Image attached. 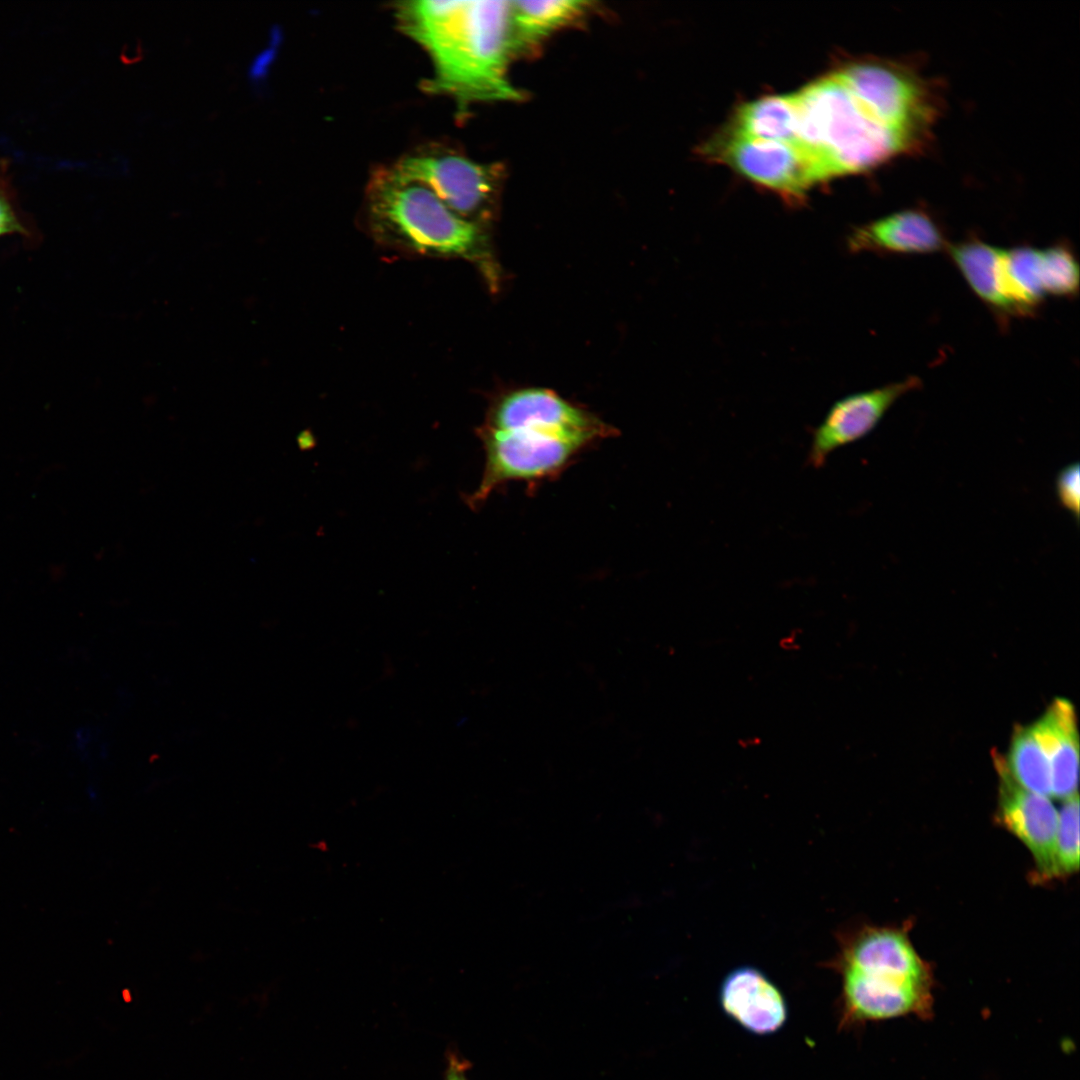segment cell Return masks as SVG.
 <instances>
[{
	"mask_svg": "<svg viewBox=\"0 0 1080 1080\" xmlns=\"http://www.w3.org/2000/svg\"><path fill=\"white\" fill-rule=\"evenodd\" d=\"M394 15L431 60L425 92L450 97L460 114L473 103L521 97L508 77L514 56L509 1H401Z\"/></svg>",
	"mask_w": 1080,
	"mask_h": 1080,
	"instance_id": "obj_1",
	"label": "cell"
},
{
	"mask_svg": "<svg viewBox=\"0 0 1080 1080\" xmlns=\"http://www.w3.org/2000/svg\"><path fill=\"white\" fill-rule=\"evenodd\" d=\"M368 235L380 246L410 256L464 259L487 266L481 225L445 205L427 186L392 166L371 176L363 208Z\"/></svg>",
	"mask_w": 1080,
	"mask_h": 1080,
	"instance_id": "obj_2",
	"label": "cell"
},
{
	"mask_svg": "<svg viewBox=\"0 0 1080 1080\" xmlns=\"http://www.w3.org/2000/svg\"><path fill=\"white\" fill-rule=\"evenodd\" d=\"M794 95L799 145L825 180L864 172L924 147L876 118L834 73Z\"/></svg>",
	"mask_w": 1080,
	"mask_h": 1080,
	"instance_id": "obj_3",
	"label": "cell"
},
{
	"mask_svg": "<svg viewBox=\"0 0 1080 1080\" xmlns=\"http://www.w3.org/2000/svg\"><path fill=\"white\" fill-rule=\"evenodd\" d=\"M476 434L482 443L485 462L478 487L464 496L466 505L473 510L509 482L534 483L558 476L592 446L578 436L536 425L507 430L481 425Z\"/></svg>",
	"mask_w": 1080,
	"mask_h": 1080,
	"instance_id": "obj_4",
	"label": "cell"
},
{
	"mask_svg": "<svg viewBox=\"0 0 1080 1080\" xmlns=\"http://www.w3.org/2000/svg\"><path fill=\"white\" fill-rule=\"evenodd\" d=\"M834 74L876 118L927 144L942 105L932 81L907 64L875 58L849 62Z\"/></svg>",
	"mask_w": 1080,
	"mask_h": 1080,
	"instance_id": "obj_5",
	"label": "cell"
},
{
	"mask_svg": "<svg viewBox=\"0 0 1080 1080\" xmlns=\"http://www.w3.org/2000/svg\"><path fill=\"white\" fill-rule=\"evenodd\" d=\"M401 176L431 189L459 216L481 224L491 214L501 168L474 161L443 144L416 148L392 166Z\"/></svg>",
	"mask_w": 1080,
	"mask_h": 1080,
	"instance_id": "obj_6",
	"label": "cell"
},
{
	"mask_svg": "<svg viewBox=\"0 0 1080 1080\" xmlns=\"http://www.w3.org/2000/svg\"><path fill=\"white\" fill-rule=\"evenodd\" d=\"M702 151L791 203L801 202L813 185L825 180L813 157L799 145L746 138L726 130Z\"/></svg>",
	"mask_w": 1080,
	"mask_h": 1080,
	"instance_id": "obj_7",
	"label": "cell"
},
{
	"mask_svg": "<svg viewBox=\"0 0 1080 1080\" xmlns=\"http://www.w3.org/2000/svg\"><path fill=\"white\" fill-rule=\"evenodd\" d=\"M920 386L912 376L836 401L813 431L807 464L820 468L833 452L866 437L898 399Z\"/></svg>",
	"mask_w": 1080,
	"mask_h": 1080,
	"instance_id": "obj_8",
	"label": "cell"
},
{
	"mask_svg": "<svg viewBox=\"0 0 1080 1080\" xmlns=\"http://www.w3.org/2000/svg\"><path fill=\"white\" fill-rule=\"evenodd\" d=\"M524 425L570 433L592 445L617 433L615 428L586 410L541 388H527L501 396L492 403L483 423V426L496 430Z\"/></svg>",
	"mask_w": 1080,
	"mask_h": 1080,
	"instance_id": "obj_9",
	"label": "cell"
},
{
	"mask_svg": "<svg viewBox=\"0 0 1080 1080\" xmlns=\"http://www.w3.org/2000/svg\"><path fill=\"white\" fill-rule=\"evenodd\" d=\"M995 762L1000 776L1001 823L1028 848L1041 875L1058 876L1055 858L1058 811L1049 797L1020 787L998 757Z\"/></svg>",
	"mask_w": 1080,
	"mask_h": 1080,
	"instance_id": "obj_10",
	"label": "cell"
},
{
	"mask_svg": "<svg viewBox=\"0 0 1080 1080\" xmlns=\"http://www.w3.org/2000/svg\"><path fill=\"white\" fill-rule=\"evenodd\" d=\"M836 967L929 986L927 967L907 936L896 930L869 928L849 938Z\"/></svg>",
	"mask_w": 1080,
	"mask_h": 1080,
	"instance_id": "obj_11",
	"label": "cell"
},
{
	"mask_svg": "<svg viewBox=\"0 0 1080 1080\" xmlns=\"http://www.w3.org/2000/svg\"><path fill=\"white\" fill-rule=\"evenodd\" d=\"M845 1017L849 1020H883L909 1014L927 1016L929 986L839 969Z\"/></svg>",
	"mask_w": 1080,
	"mask_h": 1080,
	"instance_id": "obj_12",
	"label": "cell"
},
{
	"mask_svg": "<svg viewBox=\"0 0 1080 1080\" xmlns=\"http://www.w3.org/2000/svg\"><path fill=\"white\" fill-rule=\"evenodd\" d=\"M853 253L927 254L948 243L935 220L921 209H905L855 228L847 239Z\"/></svg>",
	"mask_w": 1080,
	"mask_h": 1080,
	"instance_id": "obj_13",
	"label": "cell"
},
{
	"mask_svg": "<svg viewBox=\"0 0 1080 1080\" xmlns=\"http://www.w3.org/2000/svg\"><path fill=\"white\" fill-rule=\"evenodd\" d=\"M723 1010L746 1030L768 1034L783 1026L787 1018L785 1000L760 970L743 966L731 971L720 988Z\"/></svg>",
	"mask_w": 1080,
	"mask_h": 1080,
	"instance_id": "obj_14",
	"label": "cell"
},
{
	"mask_svg": "<svg viewBox=\"0 0 1080 1080\" xmlns=\"http://www.w3.org/2000/svg\"><path fill=\"white\" fill-rule=\"evenodd\" d=\"M1032 726L1050 764L1051 796L1064 800L1077 794L1078 733L1073 705L1055 699Z\"/></svg>",
	"mask_w": 1080,
	"mask_h": 1080,
	"instance_id": "obj_15",
	"label": "cell"
},
{
	"mask_svg": "<svg viewBox=\"0 0 1080 1080\" xmlns=\"http://www.w3.org/2000/svg\"><path fill=\"white\" fill-rule=\"evenodd\" d=\"M727 130L746 138L799 145L794 93L765 96L743 104Z\"/></svg>",
	"mask_w": 1080,
	"mask_h": 1080,
	"instance_id": "obj_16",
	"label": "cell"
},
{
	"mask_svg": "<svg viewBox=\"0 0 1080 1080\" xmlns=\"http://www.w3.org/2000/svg\"><path fill=\"white\" fill-rule=\"evenodd\" d=\"M514 55L535 46L552 32L571 23L588 2L576 0L509 1Z\"/></svg>",
	"mask_w": 1080,
	"mask_h": 1080,
	"instance_id": "obj_17",
	"label": "cell"
},
{
	"mask_svg": "<svg viewBox=\"0 0 1080 1080\" xmlns=\"http://www.w3.org/2000/svg\"><path fill=\"white\" fill-rule=\"evenodd\" d=\"M946 250L975 294L994 311L1009 315L1001 284L1002 249L972 239L948 244Z\"/></svg>",
	"mask_w": 1080,
	"mask_h": 1080,
	"instance_id": "obj_18",
	"label": "cell"
},
{
	"mask_svg": "<svg viewBox=\"0 0 1080 1080\" xmlns=\"http://www.w3.org/2000/svg\"><path fill=\"white\" fill-rule=\"evenodd\" d=\"M1001 283L1010 315H1031L1046 296L1040 249L1026 246L1002 249Z\"/></svg>",
	"mask_w": 1080,
	"mask_h": 1080,
	"instance_id": "obj_19",
	"label": "cell"
},
{
	"mask_svg": "<svg viewBox=\"0 0 1080 1080\" xmlns=\"http://www.w3.org/2000/svg\"><path fill=\"white\" fill-rule=\"evenodd\" d=\"M998 757L1020 787L1051 796L1050 764L1032 725L1016 728L1007 758Z\"/></svg>",
	"mask_w": 1080,
	"mask_h": 1080,
	"instance_id": "obj_20",
	"label": "cell"
},
{
	"mask_svg": "<svg viewBox=\"0 0 1080 1080\" xmlns=\"http://www.w3.org/2000/svg\"><path fill=\"white\" fill-rule=\"evenodd\" d=\"M1041 275L1046 295L1072 297L1079 288V266L1072 249L1056 244L1040 250Z\"/></svg>",
	"mask_w": 1080,
	"mask_h": 1080,
	"instance_id": "obj_21",
	"label": "cell"
},
{
	"mask_svg": "<svg viewBox=\"0 0 1080 1080\" xmlns=\"http://www.w3.org/2000/svg\"><path fill=\"white\" fill-rule=\"evenodd\" d=\"M1058 875L1071 874L1079 867V798L1078 793L1064 799L1058 811L1055 838Z\"/></svg>",
	"mask_w": 1080,
	"mask_h": 1080,
	"instance_id": "obj_22",
	"label": "cell"
},
{
	"mask_svg": "<svg viewBox=\"0 0 1080 1080\" xmlns=\"http://www.w3.org/2000/svg\"><path fill=\"white\" fill-rule=\"evenodd\" d=\"M280 41V29L276 26H272L268 32L265 45L257 50L250 58L246 69V75L249 83L255 89H260L266 82L275 61Z\"/></svg>",
	"mask_w": 1080,
	"mask_h": 1080,
	"instance_id": "obj_23",
	"label": "cell"
},
{
	"mask_svg": "<svg viewBox=\"0 0 1080 1080\" xmlns=\"http://www.w3.org/2000/svg\"><path fill=\"white\" fill-rule=\"evenodd\" d=\"M17 234L32 239L34 232L16 207L6 175L0 177V237Z\"/></svg>",
	"mask_w": 1080,
	"mask_h": 1080,
	"instance_id": "obj_24",
	"label": "cell"
},
{
	"mask_svg": "<svg viewBox=\"0 0 1080 1080\" xmlns=\"http://www.w3.org/2000/svg\"><path fill=\"white\" fill-rule=\"evenodd\" d=\"M1078 462L1064 466L1056 475L1055 493L1059 504L1079 520L1080 480Z\"/></svg>",
	"mask_w": 1080,
	"mask_h": 1080,
	"instance_id": "obj_25",
	"label": "cell"
},
{
	"mask_svg": "<svg viewBox=\"0 0 1080 1080\" xmlns=\"http://www.w3.org/2000/svg\"><path fill=\"white\" fill-rule=\"evenodd\" d=\"M469 1068V1063L455 1054H450L448 1057V1065L445 1073V1080H467L466 1071Z\"/></svg>",
	"mask_w": 1080,
	"mask_h": 1080,
	"instance_id": "obj_26",
	"label": "cell"
},
{
	"mask_svg": "<svg viewBox=\"0 0 1080 1080\" xmlns=\"http://www.w3.org/2000/svg\"><path fill=\"white\" fill-rule=\"evenodd\" d=\"M7 162L0 160V177L6 175Z\"/></svg>",
	"mask_w": 1080,
	"mask_h": 1080,
	"instance_id": "obj_27",
	"label": "cell"
}]
</instances>
